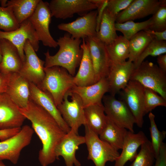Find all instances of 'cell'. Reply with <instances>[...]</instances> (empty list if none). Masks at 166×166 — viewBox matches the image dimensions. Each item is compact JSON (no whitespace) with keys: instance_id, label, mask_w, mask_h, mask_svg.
<instances>
[{"instance_id":"obj_1","label":"cell","mask_w":166,"mask_h":166,"mask_svg":"<svg viewBox=\"0 0 166 166\" xmlns=\"http://www.w3.org/2000/svg\"><path fill=\"white\" fill-rule=\"evenodd\" d=\"M18 109L30 121L42 143L38 156L40 164L47 166L53 163L57 159L55 149L66 133L50 114L30 98L26 107Z\"/></svg>"},{"instance_id":"obj_2","label":"cell","mask_w":166,"mask_h":166,"mask_svg":"<svg viewBox=\"0 0 166 166\" xmlns=\"http://www.w3.org/2000/svg\"><path fill=\"white\" fill-rule=\"evenodd\" d=\"M82 41L81 39L72 38L68 33L60 37L57 41L59 47L58 52L53 55L50 54L49 50L44 53L45 68L60 66L74 77L82 57L83 50L81 47Z\"/></svg>"},{"instance_id":"obj_3","label":"cell","mask_w":166,"mask_h":166,"mask_svg":"<svg viewBox=\"0 0 166 166\" xmlns=\"http://www.w3.org/2000/svg\"><path fill=\"white\" fill-rule=\"evenodd\" d=\"M45 76L38 87L48 93L57 107L64 97L75 85L73 77L65 69L59 66L44 68Z\"/></svg>"},{"instance_id":"obj_4","label":"cell","mask_w":166,"mask_h":166,"mask_svg":"<svg viewBox=\"0 0 166 166\" xmlns=\"http://www.w3.org/2000/svg\"><path fill=\"white\" fill-rule=\"evenodd\" d=\"M130 80L136 81L144 87L154 90L166 100V72L156 65L144 61L134 69Z\"/></svg>"},{"instance_id":"obj_5","label":"cell","mask_w":166,"mask_h":166,"mask_svg":"<svg viewBox=\"0 0 166 166\" xmlns=\"http://www.w3.org/2000/svg\"><path fill=\"white\" fill-rule=\"evenodd\" d=\"M85 127V143L88 152L87 159L92 160L95 166H105L108 161H115L120 155L108 143L101 140L99 135L86 125Z\"/></svg>"},{"instance_id":"obj_6","label":"cell","mask_w":166,"mask_h":166,"mask_svg":"<svg viewBox=\"0 0 166 166\" xmlns=\"http://www.w3.org/2000/svg\"><path fill=\"white\" fill-rule=\"evenodd\" d=\"M57 108L71 129L78 133L80 127L86 124L84 108L80 97L70 89L66 93L62 101Z\"/></svg>"},{"instance_id":"obj_7","label":"cell","mask_w":166,"mask_h":166,"mask_svg":"<svg viewBox=\"0 0 166 166\" xmlns=\"http://www.w3.org/2000/svg\"><path fill=\"white\" fill-rule=\"evenodd\" d=\"M34 131L28 125L21 128L17 134L0 142V159L9 160L16 164L22 149L30 143Z\"/></svg>"},{"instance_id":"obj_8","label":"cell","mask_w":166,"mask_h":166,"mask_svg":"<svg viewBox=\"0 0 166 166\" xmlns=\"http://www.w3.org/2000/svg\"><path fill=\"white\" fill-rule=\"evenodd\" d=\"M52 17L49 3L40 0L34 12L28 19L35 30L39 41L45 46L55 48L58 46L57 42L49 30Z\"/></svg>"},{"instance_id":"obj_9","label":"cell","mask_w":166,"mask_h":166,"mask_svg":"<svg viewBox=\"0 0 166 166\" xmlns=\"http://www.w3.org/2000/svg\"><path fill=\"white\" fill-rule=\"evenodd\" d=\"M102 101L107 117L118 126L134 132L135 118L126 104L111 95H104Z\"/></svg>"},{"instance_id":"obj_10","label":"cell","mask_w":166,"mask_h":166,"mask_svg":"<svg viewBox=\"0 0 166 166\" xmlns=\"http://www.w3.org/2000/svg\"><path fill=\"white\" fill-rule=\"evenodd\" d=\"M6 39L17 49L23 61L25 59L24 48L26 41L28 40L36 52L38 50L39 41L32 24L28 19L20 24L16 30L10 32L0 30V39Z\"/></svg>"},{"instance_id":"obj_11","label":"cell","mask_w":166,"mask_h":166,"mask_svg":"<svg viewBox=\"0 0 166 166\" xmlns=\"http://www.w3.org/2000/svg\"><path fill=\"white\" fill-rule=\"evenodd\" d=\"M49 6L52 17L62 19L75 14L81 16L97 9L90 0H52Z\"/></svg>"},{"instance_id":"obj_12","label":"cell","mask_w":166,"mask_h":166,"mask_svg":"<svg viewBox=\"0 0 166 166\" xmlns=\"http://www.w3.org/2000/svg\"><path fill=\"white\" fill-rule=\"evenodd\" d=\"M122 91L123 101L132 114L136 124L141 128L145 115L144 107V87L138 82L130 80Z\"/></svg>"},{"instance_id":"obj_13","label":"cell","mask_w":166,"mask_h":166,"mask_svg":"<svg viewBox=\"0 0 166 166\" xmlns=\"http://www.w3.org/2000/svg\"><path fill=\"white\" fill-rule=\"evenodd\" d=\"M24 51L25 59L18 73L38 87L45 76V61L38 57L28 40L25 43Z\"/></svg>"},{"instance_id":"obj_14","label":"cell","mask_w":166,"mask_h":166,"mask_svg":"<svg viewBox=\"0 0 166 166\" xmlns=\"http://www.w3.org/2000/svg\"><path fill=\"white\" fill-rule=\"evenodd\" d=\"M97 10L91 11L70 22L61 23L59 30L67 32L74 38L80 39L96 36L97 32Z\"/></svg>"},{"instance_id":"obj_15","label":"cell","mask_w":166,"mask_h":166,"mask_svg":"<svg viewBox=\"0 0 166 166\" xmlns=\"http://www.w3.org/2000/svg\"><path fill=\"white\" fill-rule=\"evenodd\" d=\"M85 40L89 45L97 82L101 79L108 76L111 61L105 43L96 36Z\"/></svg>"},{"instance_id":"obj_16","label":"cell","mask_w":166,"mask_h":166,"mask_svg":"<svg viewBox=\"0 0 166 166\" xmlns=\"http://www.w3.org/2000/svg\"><path fill=\"white\" fill-rule=\"evenodd\" d=\"M85 143L84 136H80L73 130L65 134L55 150L57 159L62 156L65 166H81V164L77 159L76 153L79 146Z\"/></svg>"},{"instance_id":"obj_17","label":"cell","mask_w":166,"mask_h":166,"mask_svg":"<svg viewBox=\"0 0 166 166\" xmlns=\"http://www.w3.org/2000/svg\"><path fill=\"white\" fill-rule=\"evenodd\" d=\"M161 0H133L125 9L117 14L116 22L122 23L154 14L159 8Z\"/></svg>"},{"instance_id":"obj_18","label":"cell","mask_w":166,"mask_h":166,"mask_svg":"<svg viewBox=\"0 0 166 166\" xmlns=\"http://www.w3.org/2000/svg\"><path fill=\"white\" fill-rule=\"evenodd\" d=\"M134 69L133 63L128 61L121 63L111 62L107 77L110 95L115 96L125 87Z\"/></svg>"},{"instance_id":"obj_19","label":"cell","mask_w":166,"mask_h":166,"mask_svg":"<svg viewBox=\"0 0 166 166\" xmlns=\"http://www.w3.org/2000/svg\"><path fill=\"white\" fill-rule=\"evenodd\" d=\"M26 119L6 93L0 94V129L21 128Z\"/></svg>"},{"instance_id":"obj_20","label":"cell","mask_w":166,"mask_h":166,"mask_svg":"<svg viewBox=\"0 0 166 166\" xmlns=\"http://www.w3.org/2000/svg\"><path fill=\"white\" fill-rule=\"evenodd\" d=\"M30 99L50 114L66 133L69 132L71 129L63 119L51 96L32 83L30 82Z\"/></svg>"},{"instance_id":"obj_21","label":"cell","mask_w":166,"mask_h":166,"mask_svg":"<svg viewBox=\"0 0 166 166\" xmlns=\"http://www.w3.org/2000/svg\"><path fill=\"white\" fill-rule=\"evenodd\" d=\"M71 89L80 97L85 108L92 105L102 104L103 97L109 92V85L107 77H104L89 86H78L74 85Z\"/></svg>"},{"instance_id":"obj_22","label":"cell","mask_w":166,"mask_h":166,"mask_svg":"<svg viewBox=\"0 0 166 166\" xmlns=\"http://www.w3.org/2000/svg\"><path fill=\"white\" fill-rule=\"evenodd\" d=\"M6 93L18 108H25L30 98V82L18 73H11Z\"/></svg>"},{"instance_id":"obj_23","label":"cell","mask_w":166,"mask_h":166,"mask_svg":"<svg viewBox=\"0 0 166 166\" xmlns=\"http://www.w3.org/2000/svg\"><path fill=\"white\" fill-rule=\"evenodd\" d=\"M0 52L2 57L0 72L7 74L19 73L23 61L17 48L8 40L1 39Z\"/></svg>"},{"instance_id":"obj_24","label":"cell","mask_w":166,"mask_h":166,"mask_svg":"<svg viewBox=\"0 0 166 166\" xmlns=\"http://www.w3.org/2000/svg\"><path fill=\"white\" fill-rule=\"evenodd\" d=\"M82 40V57L78 70L73 77L74 85L78 86H89L97 82L88 44L84 39Z\"/></svg>"},{"instance_id":"obj_25","label":"cell","mask_w":166,"mask_h":166,"mask_svg":"<svg viewBox=\"0 0 166 166\" xmlns=\"http://www.w3.org/2000/svg\"><path fill=\"white\" fill-rule=\"evenodd\" d=\"M148 139L141 131L134 133L128 131L125 136L121 154L115 161L114 166H124L127 161H132L140 146Z\"/></svg>"},{"instance_id":"obj_26","label":"cell","mask_w":166,"mask_h":166,"mask_svg":"<svg viewBox=\"0 0 166 166\" xmlns=\"http://www.w3.org/2000/svg\"><path fill=\"white\" fill-rule=\"evenodd\" d=\"M84 111L85 125L99 135L105 127L108 120L103 103L86 107L84 108Z\"/></svg>"},{"instance_id":"obj_27","label":"cell","mask_w":166,"mask_h":166,"mask_svg":"<svg viewBox=\"0 0 166 166\" xmlns=\"http://www.w3.org/2000/svg\"><path fill=\"white\" fill-rule=\"evenodd\" d=\"M128 131L108 118L106 125L99 135V138L110 144L116 150L122 149Z\"/></svg>"},{"instance_id":"obj_28","label":"cell","mask_w":166,"mask_h":166,"mask_svg":"<svg viewBox=\"0 0 166 166\" xmlns=\"http://www.w3.org/2000/svg\"><path fill=\"white\" fill-rule=\"evenodd\" d=\"M116 17L105 9L96 37L105 45L112 42L118 36L115 28Z\"/></svg>"},{"instance_id":"obj_29","label":"cell","mask_w":166,"mask_h":166,"mask_svg":"<svg viewBox=\"0 0 166 166\" xmlns=\"http://www.w3.org/2000/svg\"><path fill=\"white\" fill-rule=\"evenodd\" d=\"M105 45L111 62L123 63L128 59L129 40L123 36H118L112 42Z\"/></svg>"},{"instance_id":"obj_30","label":"cell","mask_w":166,"mask_h":166,"mask_svg":"<svg viewBox=\"0 0 166 166\" xmlns=\"http://www.w3.org/2000/svg\"><path fill=\"white\" fill-rule=\"evenodd\" d=\"M40 0H8L6 7L12 9L17 21L20 24L31 16Z\"/></svg>"},{"instance_id":"obj_31","label":"cell","mask_w":166,"mask_h":166,"mask_svg":"<svg viewBox=\"0 0 166 166\" xmlns=\"http://www.w3.org/2000/svg\"><path fill=\"white\" fill-rule=\"evenodd\" d=\"M153 39V36L145 30L141 31L133 36L129 40L128 61L134 63Z\"/></svg>"},{"instance_id":"obj_32","label":"cell","mask_w":166,"mask_h":166,"mask_svg":"<svg viewBox=\"0 0 166 166\" xmlns=\"http://www.w3.org/2000/svg\"><path fill=\"white\" fill-rule=\"evenodd\" d=\"M152 18L141 22H135L129 21L122 23H115L117 31L122 33L123 36L129 40L133 36L140 31L149 29L152 24Z\"/></svg>"},{"instance_id":"obj_33","label":"cell","mask_w":166,"mask_h":166,"mask_svg":"<svg viewBox=\"0 0 166 166\" xmlns=\"http://www.w3.org/2000/svg\"><path fill=\"white\" fill-rule=\"evenodd\" d=\"M140 147L139 152L129 166H153L156 157L151 142L148 140Z\"/></svg>"},{"instance_id":"obj_34","label":"cell","mask_w":166,"mask_h":166,"mask_svg":"<svg viewBox=\"0 0 166 166\" xmlns=\"http://www.w3.org/2000/svg\"><path fill=\"white\" fill-rule=\"evenodd\" d=\"M166 41H159L153 39L133 63L134 69L138 67L149 56H158L166 54Z\"/></svg>"},{"instance_id":"obj_35","label":"cell","mask_w":166,"mask_h":166,"mask_svg":"<svg viewBox=\"0 0 166 166\" xmlns=\"http://www.w3.org/2000/svg\"><path fill=\"white\" fill-rule=\"evenodd\" d=\"M148 118L150 123L151 142L156 159L158 155L160 146L165 138L166 132L164 130L160 131L158 129L155 122V116L151 112L149 113Z\"/></svg>"},{"instance_id":"obj_36","label":"cell","mask_w":166,"mask_h":166,"mask_svg":"<svg viewBox=\"0 0 166 166\" xmlns=\"http://www.w3.org/2000/svg\"><path fill=\"white\" fill-rule=\"evenodd\" d=\"M12 9L10 7L0 6V30L5 32L14 30L19 26Z\"/></svg>"},{"instance_id":"obj_37","label":"cell","mask_w":166,"mask_h":166,"mask_svg":"<svg viewBox=\"0 0 166 166\" xmlns=\"http://www.w3.org/2000/svg\"><path fill=\"white\" fill-rule=\"evenodd\" d=\"M159 106L166 107V100L154 90L144 87V107L145 114Z\"/></svg>"},{"instance_id":"obj_38","label":"cell","mask_w":166,"mask_h":166,"mask_svg":"<svg viewBox=\"0 0 166 166\" xmlns=\"http://www.w3.org/2000/svg\"><path fill=\"white\" fill-rule=\"evenodd\" d=\"M152 24L149 29L157 31L166 30V1L161 0L160 6L152 17Z\"/></svg>"},{"instance_id":"obj_39","label":"cell","mask_w":166,"mask_h":166,"mask_svg":"<svg viewBox=\"0 0 166 166\" xmlns=\"http://www.w3.org/2000/svg\"><path fill=\"white\" fill-rule=\"evenodd\" d=\"M133 0H108L106 7L107 10L116 17L120 12L126 8Z\"/></svg>"},{"instance_id":"obj_40","label":"cell","mask_w":166,"mask_h":166,"mask_svg":"<svg viewBox=\"0 0 166 166\" xmlns=\"http://www.w3.org/2000/svg\"><path fill=\"white\" fill-rule=\"evenodd\" d=\"M155 162L154 166H166V144L163 142L160 146Z\"/></svg>"},{"instance_id":"obj_41","label":"cell","mask_w":166,"mask_h":166,"mask_svg":"<svg viewBox=\"0 0 166 166\" xmlns=\"http://www.w3.org/2000/svg\"><path fill=\"white\" fill-rule=\"evenodd\" d=\"M21 128L5 129H0V140L1 141H3L15 135L20 131Z\"/></svg>"},{"instance_id":"obj_42","label":"cell","mask_w":166,"mask_h":166,"mask_svg":"<svg viewBox=\"0 0 166 166\" xmlns=\"http://www.w3.org/2000/svg\"><path fill=\"white\" fill-rule=\"evenodd\" d=\"M10 74H5L0 72V94L6 92Z\"/></svg>"},{"instance_id":"obj_43","label":"cell","mask_w":166,"mask_h":166,"mask_svg":"<svg viewBox=\"0 0 166 166\" xmlns=\"http://www.w3.org/2000/svg\"><path fill=\"white\" fill-rule=\"evenodd\" d=\"M150 34L153 38L159 41H166V30L163 31H157L148 29L145 30Z\"/></svg>"},{"instance_id":"obj_44","label":"cell","mask_w":166,"mask_h":166,"mask_svg":"<svg viewBox=\"0 0 166 166\" xmlns=\"http://www.w3.org/2000/svg\"><path fill=\"white\" fill-rule=\"evenodd\" d=\"M157 61L159 68L166 72V54H161L158 56Z\"/></svg>"},{"instance_id":"obj_45","label":"cell","mask_w":166,"mask_h":166,"mask_svg":"<svg viewBox=\"0 0 166 166\" xmlns=\"http://www.w3.org/2000/svg\"><path fill=\"white\" fill-rule=\"evenodd\" d=\"M7 1V0H0V6L2 7H6Z\"/></svg>"},{"instance_id":"obj_46","label":"cell","mask_w":166,"mask_h":166,"mask_svg":"<svg viewBox=\"0 0 166 166\" xmlns=\"http://www.w3.org/2000/svg\"><path fill=\"white\" fill-rule=\"evenodd\" d=\"M0 166H6L3 162L2 160L0 159Z\"/></svg>"},{"instance_id":"obj_47","label":"cell","mask_w":166,"mask_h":166,"mask_svg":"<svg viewBox=\"0 0 166 166\" xmlns=\"http://www.w3.org/2000/svg\"><path fill=\"white\" fill-rule=\"evenodd\" d=\"M2 59V56L1 55V53H0V63L1 62V61Z\"/></svg>"}]
</instances>
